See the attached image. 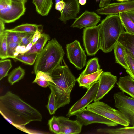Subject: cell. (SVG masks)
<instances>
[{"label":"cell","instance_id":"cell-51","mask_svg":"<svg viewBox=\"0 0 134 134\" xmlns=\"http://www.w3.org/2000/svg\"><path fill=\"white\" fill-rule=\"evenodd\" d=\"M96 2H100V0H95Z\"/></svg>","mask_w":134,"mask_h":134},{"label":"cell","instance_id":"cell-28","mask_svg":"<svg viewBox=\"0 0 134 134\" xmlns=\"http://www.w3.org/2000/svg\"><path fill=\"white\" fill-rule=\"evenodd\" d=\"M127 69L126 70V72L134 80V59L130 53L124 48Z\"/></svg>","mask_w":134,"mask_h":134},{"label":"cell","instance_id":"cell-41","mask_svg":"<svg viewBox=\"0 0 134 134\" xmlns=\"http://www.w3.org/2000/svg\"><path fill=\"white\" fill-rule=\"evenodd\" d=\"M36 83L39 86L43 87H46L49 85V82L48 81H43L37 80L34 83Z\"/></svg>","mask_w":134,"mask_h":134},{"label":"cell","instance_id":"cell-6","mask_svg":"<svg viewBox=\"0 0 134 134\" xmlns=\"http://www.w3.org/2000/svg\"><path fill=\"white\" fill-rule=\"evenodd\" d=\"M114 106L128 119L129 124L134 126V98L126 95L122 91L113 95Z\"/></svg>","mask_w":134,"mask_h":134},{"label":"cell","instance_id":"cell-42","mask_svg":"<svg viewBox=\"0 0 134 134\" xmlns=\"http://www.w3.org/2000/svg\"><path fill=\"white\" fill-rule=\"evenodd\" d=\"M111 0H100L99 5L100 8L103 7L110 3Z\"/></svg>","mask_w":134,"mask_h":134},{"label":"cell","instance_id":"cell-13","mask_svg":"<svg viewBox=\"0 0 134 134\" xmlns=\"http://www.w3.org/2000/svg\"><path fill=\"white\" fill-rule=\"evenodd\" d=\"M134 10V1L119 2L110 3L98 9L96 12L98 14L107 16L119 14Z\"/></svg>","mask_w":134,"mask_h":134},{"label":"cell","instance_id":"cell-50","mask_svg":"<svg viewBox=\"0 0 134 134\" xmlns=\"http://www.w3.org/2000/svg\"><path fill=\"white\" fill-rule=\"evenodd\" d=\"M114 1H116L119 2H122L126 1H129V0H113Z\"/></svg>","mask_w":134,"mask_h":134},{"label":"cell","instance_id":"cell-37","mask_svg":"<svg viewBox=\"0 0 134 134\" xmlns=\"http://www.w3.org/2000/svg\"><path fill=\"white\" fill-rule=\"evenodd\" d=\"M19 44L18 43H10L7 44V55L8 58L14 59V54L15 52L17 46Z\"/></svg>","mask_w":134,"mask_h":134},{"label":"cell","instance_id":"cell-11","mask_svg":"<svg viewBox=\"0 0 134 134\" xmlns=\"http://www.w3.org/2000/svg\"><path fill=\"white\" fill-rule=\"evenodd\" d=\"M76 120L83 125L86 126L93 123L104 124L108 127L115 126L116 123L94 112L85 108L76 114Z\"/></svg>","mask_w":134,"mask_h":134},{"label":"cell","instance_id":"cell-48","mask_svg":"<svg viewBox=\"0 0 134 134\" xmlns=\"http://www.w3.org/2000/svg\"><path fill=\"white\" fill-rule=\"evenodd\" d=\"M21 47V46L19 44L17 46L15 49V51L19 53V54L20 51Z\"/></svg>","mask_w":134,"mask_h":134},{"label":"cell","instance_id":"cell-19","mask_svg":"<svg viewBox=\"0 0 134 134\" xmlns=\"http://www.w3.org/2000/svg\"><path fill=\"white\" fill-rule=\"evenodd\" d=\"M118 42L130 53L134 59V34L124 31L121 34Z\"/></svg>","mask_w":134,"mask_h":134},{"label":"cell","instance_id":"cell-22","mask_svg":"<svg viewBox=\"0 0 134 134\" xmlns=\"http://www.w3.org/2000/svg\"><path fill=\"white\" fill-rule=\"evenodd\" d=\"M49 35L44 33H42L41 37L32 46L31 49L24 55L32 54H39L44 47L47 41L50 39Z\"/></svg>","mask_w":134,"mask_h":134},{"label":"cell","instance_id":"cell-5","mask_svg":"<svg viewBox=\"0 0 134 134\" xmlns=\"http://www.w3.org/2000/svg\"><path fill=\"white\" fill-rule=\"evenodd\" d=\"M86 109L125 127L130 125L127 118L119 110L114 109L104 102L99 101L90 104Z\"/></svg>","mask_w":134,"mask_h":134},{"label":"cell","instance_id":"cell-49","mask_svg":"<svg viewBox=\"0 0 134 134\" xmlns=\"http://www.w3.org/2000/svg\"><path fill=\"white\" fill-rule=\"evenodd\" d=\"M13 1H15L18 2H21L25 3L27 2V0H12Z\"/></svg>","mask_w":134,"mask_h":134},{"label":"cell","instance_id":"cell-17","mask_svg":"<svg viewBox=\"0 0 134 134\" xmlns=\"http://www.w3.org/2000/svg\"><path fill=\"white\" fill-rule=\"evenodd\" d=\"M103 72L102 69H100L96 72L89 74L85 75L81 74L76 80L80 87H82L87 90L98 81Z\"/></svg>","mask_w":134,"mask_h":134},{"label":"cell","instance_id":"cell-4","mask_svg":"<svg viewBox=\"0 0 134 134\" xmlns=\"http://www.w3.org/2000/svg\"><path fill=\"white\" fill-rule=\"evenodd\" d=\"M65 53L61 45L55 38L48 41L38 54L34 67V72L42 71L51 74L60 65Z\"/></svg>","mask_w":134,"mask_h":134},{"label":"cell","instance_id":"cell-21","mask_svg":"<svg viewBox=\"0 0 134 134\" xmlns=\"http://www.w3.org/2000/svg\"><path fill=\"white\" fill-rule=\"evenodd\" d=\"M42 26L41 25L26 23L18 26L13 29H6L5 31L16 33H34L37 30H40V29Z\"/></svg>","mask_w":134,"mask_h":134},{"label":"cell","instance_id":"cell-18","mask_svg":"<svg viewBox=\"0 0 134 134\" xmlns=\"http://www.w3.org/2000/svg\"><path fill=\"white\" fill-rule=\"evenodd\" d=\"M116 84L122 91L134 98V80L129 75L120 77Z\"/></svg>","mask_w":134,"mask_h":134},{"label":"cell","instance_id":"cell-16","mask_svg":"<svg viewBox=\"0 0 134 134\" xmlns=\"http://www.w3.org/2000/svg\"><path fill=\"white\" fill-rule=\"evenodd\" d=\"M60 127V134H78L81 131L83 125L76 120H70L63 116L57 117Z\"/></svg>","mask_w":134,"mask_h":134},{"label":"cell","instance_id":"cell-40","mask_svg":"<svg viewBox=\"0 0 134 134\" xmlns=\"http://www.w3.org/2000/svg\"><path fill=\"white\" fill-rule=\"evenodd\" d=\"M65 5V2L63 0H61L57 3L55 4V8L57 10L61 12L64 9Z\"/></svg>","mask_w":134,"mask_h":134},{"label":"cell","instance_id":"cell-43","mask_svg":"<svg viewBox=\"0 0 134 134\" xmlns=\"http://www.w3.org/2000/svg\"><path fill=\"white\" fill-rule=\"evenodd\" d=\"M5 23L0 19V36L4 33L5 30Z\"/></svg>","mask_w":134,"mask_h":134},{"label":"cell","instance_id":"cell-52","mask_svg":"<svg viewBox=\"0 0 134 134\" xmlns=\"http://www.w3.org/2000/svg\"><path fill=\"white\" fill-rule=\"evenodd\" d=\"M129 1H134V0H129Z\"/></svg>","mask_w":134,"mask_h":134},{"label":"cell","instance_id":"cell-31","mask_svg":"<svg viewBox=\"0 0 134 134\" xmlns=\"http://www.w3.org/2000/svg\"><path fill=\"white\" fill-rule=\"evenodd\" d=\"M38 55V54L36 53L28 55H20L16 57L14 59L26 64L32 65L34 64Z\"/></svg>","mask_w":134,"mask_h":134},{"label":"cell","instance_id":"cell-47","mask_svg":"<svg viewBox=\"0 0 134 134\" xmlns=\"http://www.w3.org/2000/svg\"><path fill=\"white\" fill-rule=\"evenodd\" d=\"M87 0H79V4L82 5H85L86 3Z\"/></svg>","mask_w":134,"mask_h":134},{"label":"cell","instance_id":"cell-34","mask_svg":"<svg viewBox=\"0 0 134 134\" xmlns=\"http://www.w3.org/2000/svg\"><path fill=\"white\" fill-rule=\"evenodd\" d=\"M36 77L33 81L34 83L36 81L40 80L43 81H48L53 83V81L50 73L42 71H37Z\"/></svg>","mask_w":134,"mask_h":134},{"label":"cell","instance_id":"cell-45","mask_svg":"<svg viewBox=\"0 0 134 134\" xmlns=\"http://www.w3.org/2000/svg\"><path fill=\"white\" fill-rule=\"evenodd\" d=\"M26 46L24 45L21 46L20 51V55H23L25 52Z\"/></svg>","mask_w":134,"mask_h":134},{"label":"cell","instance_id":"cell-8","mask_svg":"<svg viewBox=\"0 0 134 134\" xmlns=\"http://www.w3.org/2000/svg\"><path fill=\"white\" fill-rule=\"evenodd\" d=\"M67 55L70 62L78 70L85 65L86 56L79 42L75 40L66 45Z\"/></svg>","mask_w":134,"mask_h":134},{"label":"cell","instance_id":"cell-36","mask_svg":"<svg viewBox=\"0 0 134 134\" xmlns=\"http://www.w3.org/2000/svg\"><path fill=\"white\" fill-rule=\"evenodd\" d=\"M6 31L7 32V44L13 43H18L20 44L21 40L19 36L18 33Z\"/></svg>","mask_w":134,"mask_h":134},{"label":"cell","instance_id":"cell-15","mask_svg":"<svg viewBox=\"0 0 134 134\" xmlns=\"http://www.w3.org/2000/svg\"><path fill=\"white\" fill-rule=\"evenodd\" d=\"M61 0H55V4ZM65 3V6L60 12L59 19L63 23L66 24L69 20L76 18L80 10L79 0H63Z\"/></svg>","mask_w":134,"mask_h":134},{"label":"cell","instance_id":"cell-24","mask_svg":"<svg viewBox=\"0 0 134 134\" xmlns=\"http://www.w3.org/2000/svg\"><path fill=\"white\" fill-rule=\"evenodd\" d=\"M96 131L99 133L109 134H134V126L116 128H101Z\"/></svg>","mask_w":134,"mask_h":134},{"label":"cell","instance_id":"cell-26","mask_svg":"<svg viewBox=\"0 0 134 134\" xmlns=\"http://www.w3.org/2000/svg\"><path fill=\"white\" fill-rule=\"evenodd\" d=\"M99 60L97 57L90 59L87 62L85 69L81 73L83 75H88L96 72L99 70L100 66Z\"/></svg>","mask_w":134,"mask_h":134},{"label":"cell","instance_id":"cell-35","mask_svg":"<svg viewBox=\"0 0 134 134\" xmlns=\"http://www.w3.org/2000/svg\"><path fill=\"white\" fill-rule=\"evenodd\" d=\"M34 33H18V35L21 40L19 45L21 46L24 45L26 46L32 41Z\"/></svg>","mask_w":134,"mask_h":134},{"label":"cell","instance_id":"cell-46","mask_svg":"<svg viewBox=\"0 0 134 134\" xmlns=\"http://www.w3.org/2000/svg\"><path fill=\"white\" fill-rule=\"evenodd\" d=\"M33 45L32 42L31 41L29 44H28L26 46L25 50V52L30 50L32 46Z\"/></svg>","mask_w":134,"mask_h":134},{"label":"cell","instance_id":"cell-39","mask_svg":"<svg viewBox=\"0 0 134 134\" xmlns=\"http://www.w3.org/2000/svg\"><path fill=\"white\" fill-rule=\"evenodd\" d=\"M42 34L39 29L37 30L34 33L32 41L33 45L41 37Z\"/></svg>","mask_w":134,"mask_h":134},{"label":"cell","instance_id":"cell-25","mask_svg":"<svg viewBox=\"0 0 134 134\" xmlns=\"http://www.w3.org/2000/svg\"><path fill=\"white\" fill-rule=\"evenodd\" d=\"M25 73L24 69L19 66L13 69L9 74L8 80L11 85L19 81L24 77Z\"/></svg>","mask_w":134,"mask_h":134},{"label":"cell","instance_id":"cell-44","mask_svg":"<svg viewBox=\"0 0 134 134\" xmlns=\"http://www.w3.org/2000/svg\"><path fill=\"white\" fill-rule=\"evenodd\" d=\"M129 17L134 22V10L126 12Z\"/></svg>","mask_w":134,"mask_h":134},{"label":"cell","instance_id":"cell-14","mask_svg":"<svg viewBox=\"0 0 134 134\" xmlns=\"http://www.w3.org/2000/svg\"><path fill=\"white\" fill-rule=\"evenodd\" d=\"M100 17L94 12L85 11L75 19L71 27L81 29L96 26L100 20Z\"/></svg>","mask_w":134,"mask_h":134},{"label":"cell","instance_id":"cell-10","mask_svg":"<svg viewBox=\"0 0 134 134\" xmlns=\"http://www.w3.org/2000/svg\"><path fill=\"white\" fill-rule=\"evenodd\" d=\"M25 4L13 1L10 6L0 10V19L5 23H10L19 19L25 12L26 8Z\"/></svg>","mask_w":134,"mask_h":134},{"label":"cell","instance_id":"cell-3","mask_svg":"<svg viewBox=\"0 0 134 134\" xmlns=\"http://www.w3.org/2000/svg\"><path fill=\"white\" fill-rule=\"evenodd\" d=\"M100 49L105 53L114 49L124 27L118 14L107 16L98 25Z\"/></svg>","mask_w":134,"mask_h":134},{"label":"cell","instance_id":"cell-27","mask_svg":"<svg viewBox=\"0 0 134 134\" xmlns=\"http://www.w3.org/2000/svg\"><path fill=\"white\" fill-rule=\"evenodd\" d=\"M124 28L126 32L134 34V22L131 19L126 12L119 13Z\"/></svg>","mask_w":134,"mask_h":134},{"label":"cell","instance_id":"cell-38","mask_svg":"<svg viewBox=\"0 0 134 134\" xmlns=\"http://www.w3.org/2000/svg\"><path fill=\"white\" fill-rule=\"evenodd\" d=\"M12 0H0V10L3 9L10 6Z\"/></svg>","mask_w":134,"mask_h":134},{"label":"cell","instance_id":"cell-2","mask_svg":"<svg viewBox=\"0 0 134 134\" xmlns=\"http://www.w3.org/2000/svg\"><path fill=\"white\" fill-rule=\"evenodd\" d=\"M53 83L49 86L54 95L57 109L69 104L71 91L76 81L66 65L59 66L50 74Z\"/></svg>","mask_w":134,"mask_h":134},{"label":"cell","instance_id":"cell-29","mask_svg":"<svg viewBox=\"0 0 134 134\" xmlns=\"http://www.w3.org/2000/svg\"><path fill=\"white\" fill-rule=\"evenodd\" d=\"M12 66L9 59H1L0 61V80L6 76Z\"/></svg>","mask_w":134,"mask_h":134},{"label":"cell","instance_id":"cell-23","mask_svg":"<svg viewBox=\"0 0 134 134\" xmlns=\"http://www.w3.org/2000/svg\"><path fill=\"white\" fill-rule=\"evenodd\" d=\"M116 62L123 67L126 70L127 69L125 55L124 49L118 42L114 49Z\"/></svg>","mask_w":134,"mask_h":134},{"label":"cell","instance_id":"cell-1","mask_svg":"<svg viewBox=\"0 0 134 134\" xmlns=\"http://www.w3.org/2000/svg\"><path fill=\"white\" fill-rule=\"evenodd\" d=\"M0 112L6 120L19 127L32 121H41L42 118L38 110L10 91L0 97Z\"/></svg>","mask_w":134,"mask_h":134},{"label":"cell","instance_id":"cell-9","mask_svg":"<svg viewBox=\"0 0 134 134\" xmlns=\"http://www.w3.org/2000/svg\"><path fill=\"white\" fill-rule=\"evenodd\" d=\"M99 85L98 81L87 90L84 95L69 109L66 116L70 117L79 113L94 101L96 97Z\"/></svg>","mask_w":134,"mask_h":134},{"label":"cell","instance_id":"cell-30","mask_svg":"<svg viewBox=\"0 0 134 134\" xmlns=\"http://www.w3.org/2000/svg\"><path fill=\"white\" fill-rule=\"evenodd\" d=\"M7 32L0 36V58L1 59L8 58L7 55Z\"/></svg>","mask_w":134,"mask_h":134},{"label":"cell","instance_id":"cell-32","mask_svg":"<svg viewBox=\"0 0 134 134\" xmlns=\"http://www.w3.org/2000/svg\"><path fill=\"white\" fill-rule=\"evenodd\" d=\"M48 125L51 131L55 134H60V127L57 117H52L48 121Z\"/></svg>","mask_w":134,"mask_h":134},{"label":"cell","instance_id":"cell-7","mask_svg":"<svg viewBox=\"0 0 134 134\" xmlns=\"http://www.w3.org/2000/svg\"><path fill=\"white\" fill-rule=\"evenodd\" d=\"M83 45L87 55H95L100 49L98 26L85 27L83 31Z\"/></svg>","mask_w":134,"mask_h":134},{"label":"cell","instance_id":"cell-33","mask_svg":"<svg viewBox=\"0 0 134 134\" xmlns=\"http://www.w3.org/2000/svg\"><path fill=\"white\" fill-rule=\"evenodd\" d=\"M46 107L50 114L53 115L55 114L57 110L55 105V98L53 93H51L48 97V100Z\"/></svg>","mask_w":134,"mask_h":134},{"label":"cell","instance_id":"cell-20","mask_svg":"<svg viewBox=\"0 0 134 134\" xmlns=\"http://www.w3.org/2000/svg\"><path fill=\"white\" fill-rule=\"evenodd\" d=\"M36 11L43 16L49 14L52 6V0H32Z\"/></svg>","mask_w":134,"mask_h":134},{"label":"cell","instance_id":"cell-12","mask_svg":"<svg viewBox=\"0 0 134 134\" xmlns=\"http://www.w3.org/2000/svg\"><path fill=\"white\" fill-rule=\"evenodd\" d=\"M117 81L116 76L110 72L103 71L98 80L99 87L94 102L102 99L114 87Z\"/></svg>","mask_w":134,"mask_h":134}]
</instances>
